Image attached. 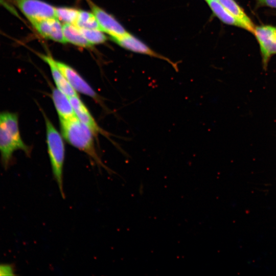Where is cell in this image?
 <instances>
[{
  "label": "cell",
  "instance_id": "obj_1",
  "mask_svg": "<svg viewBox=\"0 0 276 276\" xmlns=\"http://www.w3.org/2000/svg\"><path fill=\"white\" fill-rule=\"evenodd\" d=\"M22 151L27 156L31 148L23 141L20 132L19 114L8 110L0 111V155L3 167L7 169L14 160L16 151Z\"/></svg>",
  "mask_w": 276,
  "mask_h": 276
},
{
  "label": "cell",
  "instance_id": "obj_2",
  "mask_svg": "<svg viewBox=\"0 0 276 276\" xmlns=\"http://www.w3.org/2000/svg\"><path fill=\"white\" fill-rule=\"evenodd\" d=\"M62 136L71 145L86 153L97 164L104 168L95 148V135L92 131L74 116L70 119H59Z\"/></svg>",
  "mask_w": 276,
  "mask_h": 276
},
{
  "label": "cell",
  "instance_id": "obj_3",
  "mask_svg": "<svg viewBox=\"0 0 276 276\" xmlns=\"http://www.w3.org/2000/svg\"><path fill=\"white\" fill-rule=\"evenodd\" d=\"M46 128L48 152L53 174L62 197L64 198L63 171L65 158V148L62 136L50 120L42 111Z\"/></svg>",
  "mask_w": 276,
  "mask_h": 276
},
{
  "label": "cell",
  "instance_id": "obj_4",
  "mask_svg": "<svg viewBox=\"0 0 276 276\" xmlns=\"http://www.w3.org/2000/svg\"><path fill=\"white\" fill-rule=\"evenodd\" d=\"M16 7L31 23L56 17L55 8L40 0H5Z\"/></svg>",
  "mask_w": 276,
  "mask_h": 276
},
{
  "label": "cell",
  "instance_id": "obj_5",
  "mask_svg": "<svg viewBox=\"0 0 276 276\" xmlns=\"http://www.w3.org/2000/svg\"><path fill=\"white\" fill-rule=\"evenodd\" d=\"M253 34L259 42L266 67L271 56L276 54V27L269 25L257 26Z\"/></svg>",
  "mask_w": 276,
  "mask_h": 276
},
{
  "label": "cell",
  "instance_id": "obj_6",
  "mask_svg": "<svg viewBox=\"0 0 276 276\" xmlns=\"http://www.w3.org/2000/svg\"><path fill=\"white\" fill-rule=\"evenodd\" d=\"M110 38L121 47L128 50L165 60L172 65L176 71H178L176 63H174L169 58L155 52L143 42L128 32L121 37H110Z\"/></svg>",
  "mask_w": 276,
  "mask_h": 276
},
{
  "label": "cell",
  "instance_id": "obj_7",
  "mask_svg": "<svg viewBox=\"0 0 276 276\" xmlns=\"http://www.w3.org/2000/svg\"><path fill=\"white\" fill-rule=\"evenodd\" d=\"M55 63L77 92L88 96L94 100H98L99 97L96 91L74 68L59 61L55 60Z\"/></svg>",
  "mask_w": 276,
  "mask_h": 276
},
{
  "label": "cell",
  "instance_id": "obj_8",
  "mask_svg": "<svg viewBox=\"0 0 276 276\" xmlns=\"http://www.w3.org/2000/svg\"><path fill=\"white\" fill-rule=\"evenodd\" d=\"M87 2L102 31L107 33L111 37H121L128 33L112 16L96 6L90 1L87 0Z\"/></svg>",
  "mask_w": 276,
  "mask_h": 276
},
{
  "label": "cell",
  "instance_id": "obj_9",
  "mask_svg": "<svg viewBox=\"0 0 276 276\" xmlns=\"http://www.w3.org/2000/svg\"><path fill=\"white\" fill-rule=\"evenodd\" d=\"M31 24L42 37L62 43L66 42L63 34V26L56 17L46 18Z\"/></svg>",
  "mask_w": 276,
  "mask_h": 276
},
{
  "label": "cell",
  "instance_id": "obj_10",
  "mask_svg": "<svg viewBox=\"0 0 276 276\" xmlns=\"http://www.w3.org/2000/svg\"><path fill=\"white\" fill-rule=\"evenodd\" d=\"M39 56L49 65L56 87L68 97L78 96L55 63V60L50 55L38 54Z\"/></svg>",
  "mask_w": 276,
  "mask_h": 276
},
{
  "label": "cell",
  "instance_id": "obj_11",
  "mask_svg": "<svg viewBox=\"0 0 276 276\" xmlns=\"http://www.w3.org/2000/svg\"><path fill=\"white\" fill-rule=\"evenodd\" d=\"M68 98L76 117L92 131L95 136L101 133V128L78 96Z\"/></svg>",
  "mask_w": 276,
  "mask_h": 276
},
{
  "label": "cell",
  "instance_id": "obj_12",
  "mask_svg": "<svg viewBox=\"0 0 276 276\" xmlns=\"http://www.w3.org/2000/svg\"><path fill=\"white\" fill-rule=\"evenodd\" d=\"M52 99L59 119H68L75 116L69 98L57 87L52 89Z\"/></svg>",
  "mask_w": 276,
  "mask_h": 276
},
{
  "label": "cell",
  "instance_id": "obj_13",
  "mask_svg": "<svg viewBox=\"0 0 276 276\" xmlns=\"http://www.w3.org/2000/svg\"><path fill=\"white\" fill-rule=\"evenodd\" d=\"M245 27V30L254 33L255 26L242 8L234 0H218Z\"/></svg>",
  "mask_w": 276,
  "mask_h": 276
},
{
  "label": "cell",
  "instance_id": "obj_14",
  "mask_svg": "<svg viewBox=\"0 0 276 276\" xmlns=\"http://www.w3.org/2000/svg\"><path fill=\"white\" fill-rule=\"evenodd\" d=\"M207 3L213 14L222 22L245 29L244 26L218 1H209Z\"/></svg>",
  "mask_w": 276,
  "mask_h": 276
},
{
  "label": "cell",
  "instance_id": "obj_15",
  "mask_svg": "<svg viewBox=\"0 0 276 276\" xmlns=\"http://www.w3.org/2000/svg\"><path fill=\"white\" fill-rule=\"evenodd\" d=\"M63 31L66 42L82 47L93 45L82 35L78 27L70 24L63 25Z\"/></svg>",
  "mask_w": 276,
  "mask_h": 276
},
{
  "label": "cell",
  "instance_id": "obj_16",
  "mask_svg": "<svg viewBox=\"0 0 276 276\" xmlns=\"http://www.w3.org/2000/svg\"><path fill=\"white\" fill-rule=\"evenodd\" d=\"M75 25L80 28L97 29L102 31L95 15L86 11L79 10Z\"/></svg>",
  "mask_w": 276,
  "mask_h": 276
},
{
  "label": "cell",
  "instance_id": "obj_17",
  "mask_svg": "<svg viewBox=\"0 0 276 276\" xmlns=\"http://www.w3.org/2000/svg\"><path fill=\"white\" fill-rule=\"evenodd\" d=\"M79 10L70 7H59L55 9L56 17L65 24L75 25Z\"/></svg>",
  "mask_w": 276,
  "mask_h": 276
},
{
  "label": "cell",
  "instance_id": "obj_18",
  "mask_svg": "<svg viewBox=\"0 0 276 276\" xmlns=\"http://www.w3.org/2000/svg\"><path fill=\"white\" fill-rule=\"evenodd\" d=\"M79 29L84 37L92 44L103 43L107 39V37L102 31L80 28Z\"/></svg>",
  "mask_w": 276,
  "mask_h": 276
},
{
  "label": "cell",
  "instance_id": "obj_19",
  "mask_svg": "<svg viewBox=\"0 0 276 276\" xmlns=\"http://www.w3.org/2000/svg\"><path fill=\"white\" fill-rule=\"evenodd\" d=\"M14 275H15V271L12 265L0 264V276Z\"/></svg>",
  "mask_w": 276,
  "mask_h": 276
},
{
  "label": "cell",
  "instance_id": "obj_20",
  "mask_svg": "<svg viewBox=\"0 0 276 276\" xmlns=\"http://www.w3.org/2000/svg\"><path fill=\"white\" fill-rule=\"evenodd\" d=\"M261 5L276 8V0H257Z\"/></svg>",
  "mask_w": 276,
  "mask_h": 276
},
{
  "label": "cell",
  "instance_id": "obj_21",
  "mask_svg": "<svg viewBox=\"0 0 276 276\" xmlns=\"http://www.w3.org/2000/svg\"><path fill=\"white\" fill-rule=\"evenodd\" d=\"M206 2L209 1H218V0H205Z\"/></svg>",
  "mask_w": 276,
  "mask_h": 276
}]
</instances>
